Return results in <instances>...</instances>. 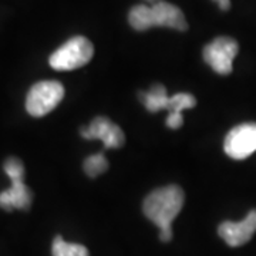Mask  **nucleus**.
<instances>
[{
  "mask_svg": "<svg viewBox=\"0 0 256 256\" xmlns=\"http://www.w3.org/2000/svg\"><path fill=\"white\" fill-rule=\"evenodd\" d=\"M256 232V210H252L240 222H222L218 228L220 236L229 246H242L250 240Z\"/></svg>",
  "mask_w": 256,
  "mask_h": 256,
  "instance_id": "nucleus-9",
  "label": "nucleus"
},
{
  "mask_svg": "<svg viewBox=\"0 0 256 256\" xmlns=\"http://www.w3.org/2000/svg\"><path fill=\"white\" fill-rule=\"evenodd\" d=\"M138 98L151 112L168 110L170 114H182L184 110L194 108L196 104L195 97L188 92H176L172 97H168L165 87L161 84H154L148 92H141Z\"/></svg>",
  "mask_w": 256,
  "mask_h": 256,
  "instance_id": "nucleus-4",
  "label": "nucleus"
},
{
  "mask_svg": "<svg viewBox=\"0 0 256 256\" xmlns=\"http://www.w3.org/2000/svg\"><path fill=\"white\" fill-rule=\"evenodd\" d=\"M168 28L185 32L188 30V22L182 10L164 0L150 6V28Z\"/></svg>",
  "mask_w": 256,
  "mask_h": 256,
  "instance_id": "nucleus-10",
  "label": "nucleus"
},
{
  "mask_svg": "<svg viewBox=\"0 0 256 256\" xmlns=\"http://www.w3.org/2000/svg\"><path fill=\"white\" fill-rule=\"evenodd\" d=\"M53 256H90L87 248L80 244H70L64 240L62 236H56L52 245Z\"/></svg>",
  "mask_w": 256,
  "mask_h": 256,
  "instance_id": "nucleus-11",
  "label": "nucleus"
},
{
  "mask_svg": "<svg viewBox=\"0 0 256 256\" xmlns=\"http://www.w3.org/2000/svg\"><path fill=\"white\" fill-rule=\"evenodd\" d=\"M4 172L12 181V186L0 192V208L4 210H28L33 201V194L24 184V166L18 158H8L4 161Z\"/></svg>",
  "mask_w": 256,
  "mask_h": 256,
  "instance_id": "nucleus-2",
  "label": "nucleus"
},
{
  "mask_svg": "<svg viewBox=\"0 0 256 256\" xmlns=\"http://www.w3.org/2000/svg\"><path fill=\"white\" fill-rule=\"evenodd\" d=\"M80 134L86 140H100L104 148H120L126 142V136L122 130L104 116L96 117L92 124L80 130Z\"/></svg>",
  "mask_w": 256,
  "mask_h": 256,
  "instance_id": "nucleus-8",
  "label": "nucleus"
},
{
  "mask_svg": "<svg viewBox=\"0 0 256 256\" xmlns=\"http://www.w3.org/2000/svg\"><path fill=\"white\" fill-rule=\"evenodd\" d=\"M184 206V191L178 185H166L152 191L142 204L146 216L160 228V239H172V222Z\"/></svg>",
  "mask_w": 256,
  "mask_h": 256,
  "instance_id": "nucleus-1",
  "label": "nucleus"
},
{
  "mask_svg": "<svg viewBox=\"0 0 256 256\" xmlns=\"http://www.w3.org/2000/svg\"><path fill=\"white\" fill-rule=\"evenodd\" d=\"M94 54L92 43L84 36H74L67 40L50 56L48 63L58 72H70L90 63Z\"/></svg>",
  "mask_w": 256,
  "mask_h": 256,
  "instance_id": "nucleus-3",
  "label": "nucleus"
},
{
  "mask_svg": "<svg viewBox=\"0 0 256 256\" xmlns=\"http://www.w3.org/2000/svg\"><path fill=\"white\" fill-rule=\"evenodd\" d=\"M225 154L232 160H245L256 151V122L234 127L225 137Z\"/></svg>",
  "mask_w": 256,
  "mask_h": 256,
  "instance_id": "nucleus-7",
  "label": "nucleus"
},
{
  "mask_svg": "<svg viewBox=\"0 0 256 256\" xmlns=\"http://www.w3.org/2000/svg\"><path fill=\"white\" fill-rule=\"evenodd\" d=\"M144 2H146V4H148V6H154L156 3H161L164 0H144Z\"/></svg>",
  "mask_w": 256,
  "mask_h": 256,
  "instance_id": "nucleus-15",
  "label": "nucleus"
},
{
  "mask_svg": "<svg viewBox=\"0 0 256 256\" xmlns=\"http://www.w3.org/2000/svg\"><path fill=\"white\" fill-rule=\"evenodd\" d=\"M239 52V44L235 38L228 36L216 37L202 50L205 63L210 66L215 73L226 76L232 73L234 58Z\"/></svg>",
  "mask_w": 256,
  "mask_h": 256,
  "instance_id": "nucleus-6",
  "label": "nucleus"
},
{
  "mask_svg": "<svg viewBox=\"0 0 256 256\" xmlns=\"http://www.w3.org/2000/svg\"><path fill=\"white\" fill-rule=\"evenodd\" d=\"M218 6H220V10L226 12V10L230 9V0H214Z\"/></svg>",
  "mask_w": 256,
  "mask_h": 256,
  "instance_id": "nucleus-14",
  "label": "nucleus"
},
{
  "mask_svg": "<svg viewBox=\"0 0 256 256\" xmlns=\"http://www.w3.org/2000/svg\"><path fill=\"white\" fill-rule=\"evenodd\" d=\"M108 168V161L104 154H96V156H88L84 161V172L90 178H96L102 172H106Z\"/></svg>",
  "mask_w": 256,
  "mask_h": 256,
  "instance_id": "nucleus-13",
  "label": "nucleus"
},
{
  "mask_svg": "<svg viewBox=\"0 0 256 256\" xmlns=\"http://www.w3.org/2000/svg\"><path fill=\"white\" fill-rule=\"evenodd\" d=\"M128 23L131 28L138 32L150 30V6L148 4L134 6L128 13Z\"/></svg>",
  "mask_w": 256,
  "mask_h": 256,
  "instance_id": "nucleus-12",
  "label": "nucleus"
},
{
  "mask_svg": "<svg viewBox=\"0 0 256 256\" xmlns=\"http://www.w3.org/2000/svg\"><path fill=\"white\" fill-rule=\"evenodd\" d=\"M64 97V87L56 80L36 82L28 92L26 110L33 117H44L60 104Z\"/></svg>",
  "mask_w": 256,
  "mask_h": 256,
  "instance_id": "nucleus-5",
  "label": "nucleus"
}]
</instances>
